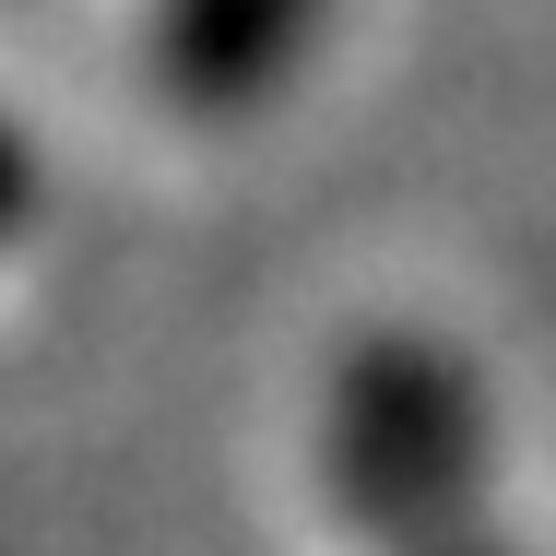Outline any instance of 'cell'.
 Segmentation results:
<instances>
[{"label":"cell","mask_w":556,"mask_h":556,"mask_svg":"<svg viewBox=\"0 0 556 556\" xmlns=\"http://www.w3.org/2000/svg\"><path fill=\"white\" fill-rule=\"evenodd\" d=\"M320 497L355 556H521L497 533V439L473 367L427 332H367L320 391Z\"/></svg>","instance_id":"6da1fadb"},{"label":"cell","mask_w":556,"mask_h":556,"mask_svg":"<svg viewBox=\"0 0 556 556\" xmlns=\"http://www.w3.org/2000/svg\"><path fill=\"white\" fill-rule=\"evenodd\" d=\"M332 0H154L142 12V84L178 118H249L296 84Z\"/></svg>","instance_id":"7a4b0ae2"},{"label":"cell","mask_w":556,"mask_h":556,"mask_svg":"<svg viewBox=\"0 0 556 556\" xmlns=\"http://www.w3.org/2000/svg\"><path fill=\"white\" fill-rule=\"evenodd\" d=\"M36 225V142L12 130V108H0V249Z\"/></svg>","instance_id":"3957f363"}]
</instances>
